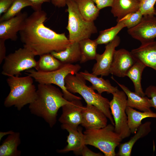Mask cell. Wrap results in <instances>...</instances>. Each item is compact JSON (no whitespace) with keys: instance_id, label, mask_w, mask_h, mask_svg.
<instances>
[{"instance_id":"obj_25","label":"cell","mask_w":156,"mask_h":156,"mask_svg":"<svg viewBox=\"0 0 156 156\" xmlns=\"http://www.w3.org/2000/svg\"><path fill=\"white\" fill-rule=\"evenodd\" d=\"M146 66L142 62L137 60L127 73L126 76L132 81L135 92L142 96H145L141 85L142 76L144 68Z\"/></svg>"},{"instance_id":"obj_41","label":"cell","mask_w":156,"mask_h":156,"mask_svg":"<svg viewBox=\"0 0 156 156\" xmlns=\"http://www.w3.org/2000/svg\"><path fill=\"white\" fill-rule=\"evenodd\" d=\"M140 1L141 0H139Z\"/></svg>"},{"instance_id":"obj_26","label":"cell","mask_w":156,"mask_h":156,"mask_svg":"<svg viewBox=\"0 0 156 156\" xmlns=\"http://www.w3.org/2000/svg\"><path fill=\"white\" fill-rule=\"evenodd\" d=\"M81 14L86 20L94 21L99 16L100 10L92 0H74Z\"/></svg>"},{"instance_id":"obj_35","label":"cell","mask_w":156,"mask_h":156,"mask_svg":"<svg viewBox=\"0 0 156 156\" xmlns=\"http://www.w3.org/2000/svg\"><path fill=\"white\" fill-rule=\"evenodd\" d=\"M100 10L107 7H112L114 0H92Z\"/></svg>"},{"instance_id":"obj_32","label":"cell","mask_w":156,"mask_h":156,"mask_svg":"<svg viewBox=\"0 0 156 156\" xmlns=\"http://www.w3.org/2000/svg\"><path fill=\"white\" fill-rule=\"evenodd\" d=\"M156 0H141L140 2L139 10L143 16L156 15L154 5Z\"/></svg>"},{"instance_id":"obj_5","label":"cell","mask_w":156,"mask_h":156,"mask_svg":"<svg viewBox=\"0 0 156 156\" xmlns=\"http://www.w3.org/2000/svg\"><path fill=\"white\" fill-rule=\"evenodd\" d=\"M78 64H64L59 69L52 71L43 72L30 69L25 70V74L32 77L39 83L53 84L61 89L64 98L71 101L75 100H81V97L76 96L67 90L65 79L69 74H75L81 69Z\"/></svg>"},{"instance_id":"obj_2","label":"cell","mask_w":156,"mask_h":156,"mask_svg":"<svg viewBox=\"0 0 156 156\" xmlns=\"http://www.w3.org/2000/svg\"><path fill=\"white\" fill-rule=\"evenodd\" d=\"M71 102L64 98L59 88L51 84L38 83L36 97L29 108L31 114L42 118L52 128L56 123L59 109Z\"/></svg>"},{"instance_id":"obj_28","label":"cell","mask_w":156,"mask_h":156,"mask_svg":"<svg viewBox=\"0 0 156 156\" xmlns=\"http://www.w3.org/2000/svg\"><path fill=\"white\" fill-rule=\"evenodd\" d=\"M40 56L35 68L37 71L43 72L53 71L59 68L64 64L50 53L44 54Z\"/></svg>"},{"instance_id":"obj_12","label":"cell","mask_w":156,"mask_h":156,"mask_svg":"<svg viewBox=\"0 0 156 156\" xmlns=\"http://www.w3.org/2000/svg\"><path fill=\"white\" fill-rule=\"evenodd\" d=\"M137 61L131 52L126 49L116 50L110 68V74L119 77H125Z\"/></svg>"},{"instance_id":"obj_13","label":"cell","mask_w":156,"mask_h":156,"mask_svg":"<svg viewBox=\"0 0 156 156\" xmlns=\"http://www.w3.org/2000/svg\"><path fill=\"white\" fill-rule=\"evenodd\" d=\"M61 127L66 130L69 133L67 137L68 144L64 148L57 150V152L64 153L72 151L76 155H81V151L86 145L82 128L78 126L76 127L64 124H62Z\"/></svg>"},{"instance_id":"obj_39","label":"cell","mask_w":156,"mask_h":156,"mask_svg":"<svg viewBox=\"0 0 156 156\" xmlns=\"http://www.w3.org/2000/svg\"><path fill=\"white\" fill-rule=\"evenodd\" d=\"M66 0H51L52 4L59 8L63 7L66 5Z\"/></svg>"},{"instance_id":"obj_23","label":"cell","mask_w":156,"mask_h":156,"mask_svg":"<svg viewBox=\"0 0 156 156\" xmlns=\"http://www.w3.org/2000/svg\"><path fill=\"white\" fill-rule=\"evenodd\" d=\"M21 143L19 132L9 134L0 146V156H20L21 151L18 147Z\"/></svg>"},{"instance_id":"obj_17","label":"cell","mask_w":156,"mask_h":156,"mask_svg":"<svg viewBox=\"0 0 156 156\" xmlns=\"http://www.w3.org/2000/svg\"><path fill=\"white\" fill-rule=\"evenodd\" d=\"M131 52L137 60L156 71V41L155 40L141 44Z\"/></svg>"},{"instance_id":"obj_8","label":"cell","mask_w":156,"mask_h":156,"mask_svg":"<svg viewBox=\"0 0 156 156\" xmlns=\"http://www.w3.org/2000/svg\"><path fill=\"white\" fill-rule=\"evenodd\" d=\"M35 55L30 50L23 47L6 56L2 66L1 73L8 76H19L21 72L37 65Z\"/></svg>"},{"instance_id":"obj_3","label":"cell","mask_w":156,"mask_h":156,"mask_svg":"<svg viewBox=\"0 0 156 156\" xmlns=\"http://www.w3.org/2000/svg\"><path fill=\"white\" fill-rule=\"evenodd\" d=\"M6 81L10 91L4 101L5 107L14 106L20 111L25 105L34 101L37 90L32 77L28 75L23 77L10 76Z\"/></svg>"},{"instance_id":"obj_1","label":"cell","mask_w":156,"mask_h":156,"mask_svg":"<svg viewBox=\"0 0 156 156\" xmlns=\"http://www.w3.org/2000/svg\"><path fill=\"white\" fill-rule=\"evenodd\" d=\"M47 17L44 11H34L19 32L23 47L35 56L63 51L71 44L65 33H57L44 25Z\"/></svg>"},{"instance_id":"obj_16","label":"cell","mask_w":156,"mask_h":156,"mask_svg":"<svg viewBox=\"0 0 156 156\" xmlns=\"http://www.w3.org/2000/svg\"><path fill=\"white\" fill-rule=\"evenodd\" d=\"M84 106L80 100H75L62 107V113L58 119L62 124L77 127L82 121V110Z\"/></svg>"},{"instance_id":"obj_4","label":"cell","mask_w":156,"mask_h":156,"mask_svg":"<svg viewBox=\"0 0 156 156\" xmlns=\"http://www.w3.org/2000/svg\"><path fill=\"white\" fill-rule=\"evenodd\" d=\"M86 80L79 73L75 74H69L65 79V86L70 92L77 93L81 95L86 104L93 105L99 109L114 125V119L110 108V101L101 94L96 93L90 86H88Z\"/></svg>"},{"instance_id":"obj_24","label":"cell","mask_w":156,"mask_h":156,"mask_svg":"<svg viewBox=\"0 0 156 156\" xmlns=\"http://www.w3.org/2000/svg\"><path fill=\"white\" fill-rule=\"evenodd\" d=\"M126 112L129 127L131 133L135 134L141 125L142 120L148 118H156V113L153 111L140 112L134 108L127 106Z\"/></svg>"},{"instance_id":"obj_20","label":"cell","mask_w":156,"mask_h":156,"mask_svg":"<svg viewBox=\"0 0 156 156\" xmlns=\"http://www.w3.org/2000/svg\"><path fill=\"white\" fill-rule=\"evenodd\" d=\"M79 73L86 80L91 83V87L100 94L104 92L112 94L118 90L117 86L112 85L109 80H105L102 77H98V76L92 73H90L87 70Z\"/></svg>"},{"instance_id":"obj_18","label":"cell","mask_w":156,"mask_h":156,"mask_svg":"<svg viewBox=\"0 0 156 156\" xmlns=\"http://www.w3.org/2000/svg\"><path fill=\"white\" fill-rule=\"evenodd\" d=\"M111 78L118 85L126 94L127 97V106L142 112H150L151 107L150 99L146 96H141L135 92L131 91L125 85L117 81L112 76Z\"/></svg>"},{"instance_id":"obj_31","label":"cell","mask_w":156,"mask_h":156,"mask_svg":"<svg viewBox=\"0 0 156 156\" xmlns=\"http://www.w3.org/2000/svg\"><path fill=\"white\" fill-rule=\"evenodd\" d=\"M143 15L139 10L136 12L127 15L118 21L122 23L127 29L132 28L138 24L141 21Z\"/></svg>"},{"instance_id":"obj_9","label":"cell","mask_w":156,"mask_h":156,"mask_svg":"<svg viewBox=\"0 0 156 156\" xmlns=\"http://www.w3.org/2000/svg\"><path fill=\"white\" fill-rule=\"evenodd\" d=\"M113 98L110 101V108L114 122L115 131L123 139L129 137L131 134L127 122L126 112L127 97L123 90L118 89L112 94Z\"/></svg>"},{"instance_id":"obj_7","label":"cell","mask_w":156,"mask_h":156,"mask_svg":"<svg viewBox=\"0 0 156 156\" xmlns=\"http://www.w3.org/2000/svg\"><path fill=\"white\" fill-rule=\"evenodd\" d=\"M68 13V23L66 28L69 33L68 39L71 43L90 38L97 33V29L94 21H89L82 16L74 0H66Z\"/></svg>"},{"instance_id":"obj_10","label":"cell","mask_w":156,"mask_h":156,"mask_svg":"<svg viewBox=\"0 0 156 156\" xmlns=\"http://www.w3.org/2000/svg\"><path fill=\"white\" fill-rule=\"evenodd\" d=\"M127 32L141 44L154 40L156 38V17L153 15L143 16L140 22L128 29Z\"/></svg>"},{"instance_id":"obj_38","label":"cell","mask_w":156,"mask_h":156,"mask_svg":"<svg viewBox=\"0 0 156 156\" xmlns=\"http://www.w3.org/2000/svg\"><path fill=\"white\" fill-rule=\"evenodd\" d=\"M83 156H102L103 154L100 153H96L89 149L86 145L83 148L81 153Z\"/></svg>"},{"instance_id":"obj_34","label":"cell","mask_w":156,"mask_h":156,"mask_svg":"<svg viewBox=\"0 0 156 156\" xmlns=\"http://www.w3.org/2000/svg\"><path fill=\"white\" fill-rule=\"evenodd\" d=\"M15 0H0V16L6 12Z\"/></svg>"},{"instance_id":"obj_33","label":"cell","mask_w":156,"mask_h":156,"mask_svg":"<svg viewBox=\"0 0 156 156\" xmlns=\"http://www.w3.org/2000/svg\"><path fill=\"white\" fill-rule=\"evenodd\" d=\"M145 96L150 99L151 107L156 109V86L150 85L147 87L144 92Z\"/></svg>"},{"instance_id":"obj_21","label":"cell","mask_w":156,"mask_h":156,"mask_svg":"<svg viewBox=\"0 0 156 156\" xmlns=\"http://www.w3.org/2000/svg\"><path fill=\"white\" fill-rule=\"evenodd\" d=\"M139 0H114L111 7V12L117 17V21L129 13L139 9Z\"/></svg>"},{"instance_id":"obj_36","label":"cell","mask_w":156,"mask_h":156,"mask_svg":"<svg viewBox=\"0 0 156 156\" xmlns=\"http://www.w3.org/2000/svg\"><path fill=\"white\" fill-rule=\"evenodd\" d=\"M33 5L32 9L34 11L42 10V5L44 3L49 2L51 0H28Z\"/></svg>"},{"instance_id":"obj_14","label":"cell","mask_w":156,"mask_h":156,"mask_svg":"<svg viewBox=\"0 0 156 156\" xmlns=\"http://www.w3.org/2000/svg\"><path fill=\"white\" fill-rule=\"evenodd\" d=\"M28 16L27 12H21L8 20L0 22V39L16 41L17 33L22 29Z\"/></svg>"},{"instance_id":"obj_30","label":"cell","mask_w":156,"mask_h":156,"mask_svg":"<svg viewBox=\"0 0 156 156\" xmlns=\"http://www.w3.org/2000/svg\"><path fill=\"white\" fill-rule=\"evenodd\" d=\"M31 6L32 8L33 5L28 0H15L10 7L0 18V22L10 19L21 12V10L27 6Z\"/></svg>"},{"instance_id":"obj_19","label":"cell","mask_w":156,"mask_h":156,"mask_svg":"<svg viewBox=\"0 0 156 156\" xmlns=\"http://www.w3.org/2000/svg\"><path fill=\"white\" fill-rule=\"evenodd\" d=\"M151 122L146 121L139 127L134 135L128 141L120 144L118 151L116 154L118 156H130L133 146L140 139L147 135L151 131Z\"/></svg>"},{"instance_id":"obj_37","label":"cell","mask_w":156,"mask_h":156,"mask_svg":"<svg viewBox=\"0 0 156 156\" xmlns=\"http://www.w3.org/2000/svg\"><path fill=\"white\" fill-rule=\"evenodd\" d=\"M5 40L0 39V64L5 59L6 55V48L5 45Z\"/></svg>"},{"instance_id":"obj_15","label":"cell","mask_w":156,"mask_h":156,"mask_svg":"<svg viewBox=\"0 0 156 156\" xmlns=\"http://www.w3.org/2000/svg\"><path fill=\"white\" fill-rule=\"evenodd\" d=\"M81 125L86 129H99L107 124V118L99 109L92 105L87 104L82 110Z\"/></svg>"},{"instance_id":"obj_22","label":"cell","mask_w":156,"mask_h":156,"mask_svg":"<svg viewBox=\"0 0 156 156\" xmlns=\"http://www.w3.org/2000/svg\"><path fill=\"white\" fill-rule=\"evenodd\" d=\"M63 64H72L80 61L81 54L79 42H74L65 50L50 53Z\"/></svg>"},{"instance_id":"obj_11","label":"cell","mask_w":156,"mask_h":156,"mask_svg":"<svg viewBox=\"0 0 156 156\" xmlns=\"http://www.w3.org/2000/svg\"><path fill=\"white\" fill-rule=\"evenodd\" d=\"M120 42V38L117 35L113 40L106 44L105 50L102 54L97 53L95 59L96 62L92 69L93 74L102 77L107 76L110 74V68L116 48Z\"/></svg>"},{"instance_id":"obj_6","label":"cell","mask_w":156,"mask_h":156,"mask_svg":"<svg viewBox=\"0 0 156 156\" xmlns=\"http://www.w3.org/2000/svg\"><path fill=\"white\" fill-rule=\"evenodd\" d=\"M83 133L85 144L97 148L105 156L116 155L115 149L123 139L111 123L99 129H86Z\"/></svg>"},{"instance_id":"obj_40","label":"cell","mask_w":156,"mask_h":156,"mask_svg":"<svg viewBox=\"0 0 156 156\" xmlns=\"http://www.w3.org/2000/svg\"><path fill=\"white\" fill-rule=\"evenodd\" d=\"M14 131H9L7 132H0V140L4 136L7 135L8 134H10L13 132H14Z\"/></svg>"},{"instance_id":"obj_29","label":"cell","mask_w":156,"mask_h":156,"mask_svg":"<svg viewBox=\"0 0 156 156\" xmlns=\"http://www.w3.org/2000/svg\"><path fill=\"white\" fill-rule=\"evenodd\" d=\"M125 26L121 22L118 21L114 26L101 31L97 38L95 40L98 44H107L113 40L118 33Z\"/></svg>"},{"instance_id":"obj_27","label":"cell","mask_w":156,"mask_h":156,"mask_svg":"<svg viewBox=\"0 0 156 156\" xmlns=\"http://www.w3.org/2000/svg\"><path fill=\"white\" fill-rule=\"evenodd\" d=\"M81 56L80 62L81 63L88 61L95 60L98 44L95 40L90 38L82 40L79 42Z\"/></svg>"}]
</instances>
